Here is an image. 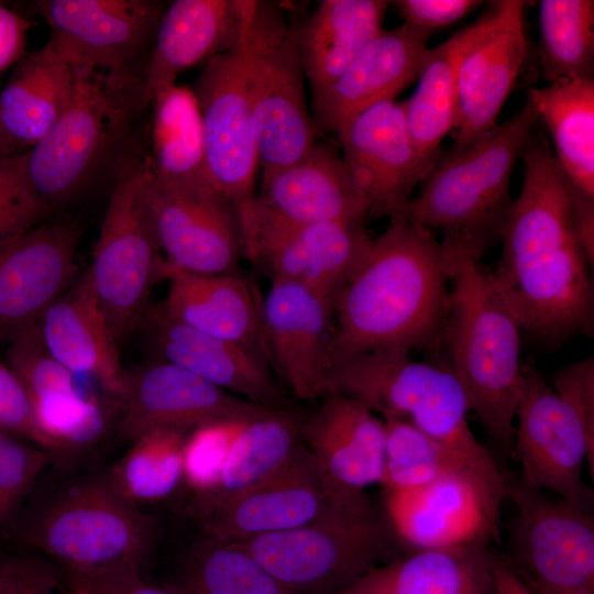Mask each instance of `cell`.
<instances>
[{
    "instance_id": "cell-2",
    "label": "cell",
    "mask_w": 594,
    "mask_h": 594,
    "mask_svg": "<svg viewBox=\"0 0 594 594\" xmlns=\"http://www.w3.org/2000/svg\"><path fill=\"white\" fill-rule=\"evenodd\" d=\"M449 283L442 243L418 223L391 218L333 299L331 359L436 349L443 343Z\"/></svg>"
},
{
    "instance_id": "cell-38",
    "label": "cell",
    "mask_w": 594,
    "mask_h": 594,
    "mask_svg": "<svg viewBox=\"0 0 594 594\" xmlns=\"http://www.w3.org/2000/svg\"><path fill=\"white\" fill-rule=\"evenodd\" d=\"M539 62L549 84L593 78L594 1L542 0Z\"/></svg>"
},
{
    "instance_id": "cell-12",
    "label": "cell",
    "mask_w": 594,
    "mask_h": 594,
    "mask_svg": "<svg viewBox=\"0 0 594 594\" xmlns=\"http://www.w3.org/2000/svg\"><path fill=\"white\" fill-rule=\"evenodd\" d=\"M507 486L498 466L463 463L418 488L385 491L386 517L409 551L491 546Z\"/></svg>"
},
{
    "instance_id": "cell-35",
    "label": "cell",
    "mask_w": 594,
    "mask_h": 594,
    "mask_svg": "<svg viewBox=\"0 0 594 594\" xmlns=\"http://www.w3.org/2000/svg\"><path fill=\"white\" fill-rule=\"evenodd\" d=\"M527 98L552 138L569 182L594 198V80L573 79L531 88Z\"/></svg>"
},
{
    "instance_id": "cell-45",
    "label": "cell",
    "mask_w": 594,
    "mask_h": 594,
    "mask_svg": "<svg viewBox=\"0 0 594 594\" xmlns=\"http://www.w3.org/2000/svg\"><path fill=\"white\" fill-rule=\"evenodd\" d=\"M44 213L28 184L22 153L0 158V251L37 226Z\"/></svg>"
},
{
    "instance_id": "cell-33",
    "label": "cell",
    "mask_w": 594,
    "mask_h": 594,
    "mask_svg": "<svg viewBox=\"0 0 594 594\" xmlns=\"http://www.w3.org/2000/svg\"><path fill=\"white\" fill-rule=\"evenodd\" d=\"M389 4L385 0H323L295 28L312 96L331 85L382 30Z\"/></svg>"
},
{
    "instance_id": "cell-25",
    "label": "cell",
    "mask_w": 594,
    "mask_h": 594,
    "mask_svg": "<svg viewBox=\"0 0 594 594\" xmlns=\"http://www.w3.org/2000/svg\"><path fill=\"white\" fill-rule=\"evenodd\" d=\"M156 360L173 363L232 395L271 408H283L284 391L264 354L251 346L186 327L155 305L139 326ZM138 328V329H139Z\"/></svg>"
},
{
    "instance_id": "cell-23",
    "label": "cell",
    "mask_w": 594,
    "mask_h": 594,
    "mask_svg": "<svg viewBox=\"0 0 594 594\" xmlns=\"http://www.w3.org/2000/svg\"><path fill=\"white\" fill-rule=\"evenodd\" d=\"M486 26L470 43L457 68L458 127L454 145L461 148L495 127L527 58L521 0L491 1Z\"/></svg>"
},
{
    "instance_id": "cell-28",
    "label": "cell",
    "mask_w": 594,
    "mask_h": 594,
    "mask_svg": "<svg viewBox=\"0 0 594 594\" xmlns=\"http://www.w3.org/2000/svg\"><path fill=\"white\" fill-rule=\"evenodd\" d=\"M38 328L55 360L73 374L94 380L120 404L127 377L121 348L99 307L87 270L45 311Z\"/></svg>"
},
{
    "instance_id": "cell-21",
    "label": "cell",
    "mask_w": 594,
    "mask_h": 594,
    "mask_svg": "<svg viewBox=\"0 0 594 594\" xmlns=\"http://www.w3.org/2000/svg\"><path fill=\"white\" fill-rule=\"evenodd\" d=\"M120 406L119 435L129 441L156 429L190 432L208 422L249 418L271 409L160 360L127 373Z\"/></svg>"
},
{
    "instance_id": "cell-46",
    "label": "cell",
    "mask_w": 594,
    "mask_h": 594,
    "mask_svg": "<svg viewBox=\"0 0 594 594\" xmlns=\"http://www.w3.org/2000/svg\"><path fill=\"white\" fill-rule=\"evenodd\" d=\"M69 590L80 594H178L169 586L145 581L138 564H118L85 571L68 570Z\"/></svg>"
},
{
    "instance_id": "cell-30",
    "label": "cell",
    "mask_w": 594,
    "mask_h": 594,
    "mask_svg": "<svg viewBox=\"0 0 594 594\" xmlns=\"http://www.w3.org/2000/svg\"><path fill=\"white\" fill-rule=\"evenodd\" d=\"M163 278L168 282V292L160 305L172 319L199 332L251 346L264 354L262 299L244 277L237 272H187L170 266L164 260Z\"/></svg>"
},
{
    "instance_id": "cell-24",
    "label": "cell",
    "mask_w": 594,
    "mask_h": 594,
    "mask_svg": "<svg viewBox=\"0 0 594 594\" xmlns=\"http://www.w3.org/2000/svg\"><path fill=\"white\" fill-rule=\"evenodd\" d=\"M329 498L301 441L289 459L257 483L202 510L207 537L233 543L301 526Z\"/></svg>"
},
{
    "instance_id": "cell-44",
    "label": "cell",
    "mask_w": 594,
    "mask_h": 594,
    "mask_svg": "<svg viewBox=\"0 0 594 594\" xmlns=\"http://www.w3.org/2000/svg\"><path fill=\"white\" fill-rule=\"evenodd\" d=\"M244 419L246 418L208 422L187 435L183 454V479L202 499L216 491L227 455Z\"/></svg>"
},
{
    "instance_id": "cell-14",
    "label": "cell",
    "mask_w": 594,
    "mask_h": 594,
    "mask_svg": "<svg viewBox=\"0 0 594 594\" xmlns=\"http://www.w3.org/2000/svg\"><path fill=\"white\" fill-rule=\"evenodd\" d=\"M513 443L520 465L517 483L592 509L593 492L583 468L586 463L593 480L594 447L574 411L524 363Z\"/></svg>"
},
{
    "instance_id": "cell-17",
    "label": "cell",
    "mask_w": 594,
    "mask_h": 594,
    "mask_svg": "<svg viewBox=\"0 0 594 594\" xmlns=\"http://www.w3.org/2000/svg\"><path fill=\"white\" fill-rule=\"evenodd\" d=\"M147 198L167 264L194 273L237 272L242 235L231 201L211 186L168 185L152 178Z\"/></svg>"
},
{
    "instance_id": "cell-7",
    "label": "cell",
    "mask_w": 594,
    "mask_h": 594,
    "mask_svg": "<svg viewBox=\"0 0 594 594\" xmlns=\"http://www.w3.org/2000/svg\"><path fill=\"white\" fill-rule=\"evenodd\" d=\"M244 46L258 164L264 175L307 156L318 133L307 106L295 26L279 4L246 1Z\"/></svg>"
},
{
    "instance_id": "cell-42",
    "label": "cell",
    "mask_w": 594,
    "mask_h": 594,
    "mask_svg": "<svg viewBox=\"0 0 594 594\" xmlns=\"http://www.w3.org/2000/svg\"><path fill=\"white\" fill-rule=\"evenodd\" d=\"M7 364L22 383L31 408L81 394L75 374L45 346L38 323L8 345Z\"/></svg>"
},
{
    "instance_id": "cell-6",
    "label": "cell",
    "mask_w": 594,
    "mask_h": 594,
    "mask_svg": "<svg viewBox=\"0 0 594 594\" xmlns=\"http://www.w3.org/2000/svg\"><path fill=\"white\" fill-rule=\"evenodd\" d=\"M150 182L146 156L123 161L86 268L120 348L138 330L151 289L162 279L164 258L148 205Z\"/></svg>"
},
{
    "instance_id": "cell-53",
    "label": "cell",
    "mask_w": 594,
    "mask_h": 594,
    "mask_svg": "<svg viewBox=\"0 0 594 594\" xmlns=\"http://www.w3.org/2000/svg\"><path fill=\"white\" fill-rule=\"evenodd\" d=\"M18 148L9 140L0 123V158L18 154Z\"/></svg>"
},
{
    "instance_id": "cell-37",
    "label": "cell",
    "mask_w": 594,
    "mask_h": 594,
    "mask_svg": "<svg viewBox=\"0 0 594 594\" xmlns=\"http://www.w3.org/2000/svg\"><path fill=\"white\" fill-rule=\"evenodd\" d=\"M301 422L284 408L244 419L235 435L208 508L263 480L284 464L301 442Z\"/></svg>"
},
{
    "instance_id": "cell-8",
    "label": "cell",
    "mask_w": 594,
    "mask_h": 594,
    "mask_svg": "<svg viewBox=\"0 0 594 594\" xmlns=\"http://www.w3.org/2000/svg\"><path fill=\"white\" fill-rule=\"evenodd\" d=\"M231 544L297 594H337L378 564L386 536L366 497L350 504L329 501L301 526Z\"/></svg>"
},
{
    "instance_id": "cell-13",
    "label": "cell",
    "mask_w": 594,
    "mask_h": 594,
    "mask_svg": "<svg viewBox=\"0 0 594 594\" xmlns=\"http://www.w3.org/2000/svg\"><path fill=\"white\" fill-rule=\"evenodd\" d=\"M235 208L242 256L271 282L300 284L332 300L374 240L363 222H292L263 209L254 197Z\"/></svg>"
},
{
    "instance_id": "cell-26",
    "label": "cell",
    "mask_w": 594,
    "mask_h": 594,
    "mask_svg": "<svg viewBox=\"0 0 594 594\" xmlns=\"http://www.w3.org/2000/svg\"><path fill=\"white\" fill-rule=\"evenodd\" d=\"M431 33L404 22L374 35L331 85L312 96L317 133L337 132L350 117L395 100L418 78Z\"/></svg>"
},
{
    "instance_id": "cell-19",
    "label": "cell",
    "mask_w": 594,
    "mask_h": 594,
    "mask_svg": "<svg viewBox=\"0 0 594 594\" xmlns=\"http://www.w3.org/2000/svg\"><path fill=\"white\" fill-rule=\"evenodd\" d=\"M333 338V300L307 286L271 282L262 299L264 355L301 400L326 396Z\"/></svg>"
},
{
    "instance_id": "cell-22",
    "label": "cell",
    "mask_w": 594,
    "mask_h": 594,
    "mask_svg": "<svg viewBox=\"0 0 594 594\" xmlns=\"http://www.w3.org/2000/svg\"><path fill=\"white\" fill-rule=\"evenodd\" d=\"M301 439L330 502L362 501L370 486L382 483L384 420L360 402L334 393L326 395L301 422Z\"/></svg>"
},
{
    "instance_id": "cell-10",
    "label": "cell",
    "mask_w": 594,
    "mask_h": 594,
    "mask_svg": "<svg viewBox=\"0 0 594 594\" xmlns=\"http://www.w3.org/2000/svg\"><path fill=\"white\" fill-rule=\"evenodd\" d=\"M153 520L120 495L108 479L62 491L28 525L32 547L72 571L140 564L153 539Z\"/></svg>"
},
{
    "instance_id": "cell-40",
    "label": "cell",
    "mask_w": 594,
    "mask_h": 594,
    "mask_svg": "<svg viewBox=\"0 0 594 594\" xmlns=\"http://www.w3.org/2000/svg\"><path fill=\"white\" fill-rule=\"evenodd\" d=\"M187 432L156 429L133 440L107 477L124 498L138 504L170 494L184 475V446Z\"/></svg>"
},
{
    "instance_id": "cell-52",
    "label": "cell",
    "mask_w": 594,
    "mask_h": 594,
    "mask_svg": "<svg viewBox=\"0 0 594 594\" xmlns=\"http://www.w3.org/2000/svg\"><path fill=\"white\" fill-rule=\"evenodd\" d=\"M494 575L495 594H531L498 553L495 558Z\"/></svg>"
},
{
    "instance_id": "cell-49",
    "label": "cell",
    "mask_w": 594,
    "mask_h": 594,
    "mask_svg": "<svg viewBox=\"0 0 594 594\" xmlns=\"http://www.w3.org/2000/svg\"><path fill=\"white\" fill-rule=\"evenodd\" d=\"M405 23L429 32L450 25L477 8V0H397L393 2Z\"/></svg>"
},
{
    "instance_id": "cell-31",
    "label": "cell",
    "mask_w": 594,
    "mask_h": 594,
    "mask_svg": "<svg viewBox=\"0 0 594 594\" xmlns=\"http://www.w3.org/2000/svg\"><path fill=\"white\" fill-rule=\"evenodd\" d=\"M495 558L491 546L409 551L337 594H495Z\"/></svg>"
},
{
    "instance_id": "cell-4",
    "label": "cell",
    "mask_w": 594,
    "mask_h": 594,
    "mask_svg": "<svg viewBox=\"0 0 594 594\" xmlns=\"http://www.w3.org/2000/svg\"><path fill=\"white\" fill-rule=\"evenodd\" d=\"M538 120L527 98L513 117L441 155L398 216L440 231L442 243L481 260L501 239L513 204L512 173Z\"/></svg>"
},
{
    "instance_id": "cell-48",
    "label": "cell",
    "mask_w": 594,
    "mask_h": 594,
    "mask_svg": "<svg viewBox=\"0 0 594 594\" xmlns=\"http://www.w3.org/2000/svg\"><path fill=\"white\" fill-rule=\"evenodd\" d=\"M0 431L45 450L26 392L12 369L0 360ZM46 451V450H45Z\"/></svg>"
},
{
    "instance_id": "cell-11",
    "label": "cell",
    "mask_w": 594,
    "mask_h": 594,
    "mask_svg": "<svg viewBox=\"0 0 594 594\" xmlns=\"http://www.w3.org/2000/svg\"><path fill=\"white\" fill-rule=\"evenodd\" d=\"M514 513L501 554L531 594H594V519L590 508L553 494L507 486Z\"/></svg>"
},
{
    "instance_id": "cell-43",
    "label": "cell",
    "mask_w": 594,
    "mask_h": 594,
    "mask_svg": "<svg viewBox=\"0 0 594 594\" xmlns=\"http://www.w3.org/2000/svg\"><path fill=\"white\" fill-rule=\"evenodd\" d=\"M50 460L41 447L0 431V541Z\"/></svg>"
},
{
    "instance_id": "cell-36",
    "label": "cell",
    "mask_w": 594,
    "mask_h": 594,
    "mask_svg": "<svg viewBox=\"0 0 594 594\" xmlns=\"http://www.w3.org/2000/svg\"><path fill=\"white\" fill-rule=\"evenodd\" d=\"M151 178L168 185L211 186L207 175L201 116L190 87L177 84L152 102Z\"/></svg>"
},
{
    "instance_id": "cell-3",
    "label": "cell",
    "mask_w": 594,
    "mask_h": 594,
    "mask_svg": "<svg viewBox=\"0 0 594 594\" xmlns=\"http://www.w3.org/2000/svg\"><path fill=\"white\" fill-rule=\"evenodd\" d=\"M442 245L451 284L443 329L449 367L470 410L508 451L521 385V327L497 290L491 270L466 251Z\"/></svg>"
},
{
    "instance_id": "cell-47",
    "label": "cell",
    "mask_w": 594,
    "mask_h": 594,
    "mask_svg": "<svg viewBox=\"0 0 594 594\" xmlns=\"http://www.w3.org/2000/svg\"><path fill=\"white\" fill-rule=\"evenodd\" d=\"M554 393L578 416L594 447V359L587 356L558 370L551 380Z\"/></svg>"
},
{
    "instance_id": "cell-16",
    "label": "cell",
    "mask_w": 594,
    "mask_h": 594,
    "mask_svg": "<svg viewBox=\"0 0 594 594\" xmlns=\"http://www.w3.org/2000/svg\"><path fill=\"white\" fill-rule=\"evenodd\" d=\"M48 41L75 67L130 84V70L153 46L164 3L155 0H40Z\"/></svg>"
},
{
    "instance_id": "cell-41",
    "label": "cell",
    "mask_w": 594,
    "mask_h": 594,
    "mask_svg": "<svg viewBox=\"0 0 594 594\" xmlns=\"http://www.w3.org/2000/svg\"><path fill=\"white\" fill-rule=\"evenodd\" d=\"M384 426L385 454L381 485L385 491L418 488L463 463L498 466L469 459L407 421L388 419L384 420Z\"/></svg>"
},
{
    "instance_id": "cell-54",
    "label": "cell",
    "mask_w": 594,
    "mask_h": 594,
    "mask_svg": "<svg viewBox=\"0 0 594 594\" xmlns=\"http://www.w3.org/2000/svg\"><path fill=\"white\" fill-rule=\"evenodd\" d=\"M67 594H80V593L69 590Z\"/></svg>"
},
{
    "instance_id": "cell-18",
    "label": "cell",
    "mask_w": 594,
    "mask_h": 594,
    "mask_svg": "<svg viewBox=\"0 0 594 594\" xmlns=\"http://www.w3.org/2000/svg\"><path fill=\"white\" fill-rule=\"evenodd\" d=\"M337 133L342 160L371 215H400L415 186L432 169L414 145L403 102L369 107L346 119Z\"/></svg>"
},
{
    "instance_id": "cell-9",
    "label": "cell",
    "mask_w": 594,
    "mask_h": 594,
    "mask_svg": "<svg viewBox=\"0 0 594 594\" xmlns=\"http://www.w3.org/2000/svg\"><path fill=\"white\" fill-rule=\"evenodd\" d=\"M76 70L70 103L50 131L22 153L28 184L45 212L88 183L138 108L130 84L86 68Z\"/></svg>"
},
{
    "instance_id": "cell-39",
    "label": "cell",
    "mask_w": 594,
    "mask_h": 594,
    "mask_svg": "<svg viewBox=\"0 0 594 594\" xmlns=\"http://www.w3.org/2000/svg\"><path fill=\"white\" fill-rule=\"evenodd\" d=\"M169 587L178 594H297L243 549L209 537L193 549Z\"/></svg>"
},
{
    "instance_id": "cell-32",
    "label": "cell",
    "mask_w": 594,
    "mask_h": 594,
    "mask_svg": "<svg viewBox=\"0 0 594 594\" xmlns=\"http://www.w3.org/2000/svg\"><path fill=\"white\" fill-rule=\"evenodd\" d=\"M76 67L50 41L24 54L0 92V123L16 148L32 147L70 103Z\"/></svg>"
},
{
    "instance_id": "cell-29",
    "label": "cell",
    "mask_w": 594,
    "mask_h": 594,
    "mask_svg": "<svg viewBox=\"0 0 594 594\" xmlns=\"http://www.w3.org/2000/svg\"><path fill=\"white\" fill-rule=\"evenodd\" d=\"M254 200L270 213L292 222H363L371 207L342 160L315 144L299 162L263 175Z\"/></svg>"
},
{
    "instance_id": "cell-50",
    "label": "cell",
    "mask_w": 594,
    "mask_h": 594,
    "mask_svg": "<svg viewBox=\"0 0 594 594\" xmlns=\"http://www.w3.org/2000/svg\"><path fill=\"white\" fill-rule=\"evenodd\" d=\"M53 573L38 561L0 553V594H54Z\"/></svg>"
},
{
    "instance_id": "cell-15",
    "label": "cell",
    "mask_w": 594,
    "mask_h": 594,
    "mask_svg": "<svg viewBox=\"0 0 594 594\" xmlns=\"http://www.w3.org/2000/svg\"><path fill=\"white\" fill-rule=\"evenodd\" d=\"M190 89L201 116L211 187L234 206L251 200L255 196L258 154L248 84L244 28L238 45L205 63Z\"/></svg>"
},
{
    "instance_id": "cell-27",
    "label": "cell",
    "mask_w": 594,
    "mask_h": 594,
    "mask_svg": "<svg viewBox=\"0 0 594 594\" xmlns=\"http://www.w3.org/2000/svg\"><path fill=\"white\" fill-rule=\"evenodd\" d=\"M246 0H176L164 10L136 92L143 110L177 76L232 50L241 40Z\"/></svg>"
},
{
    "instance_id": "cell-20",
    "label": "cell",
    "mask_w": 594,
    "mask_h": 594,
    "mask_svg": "<svg viewBox=\"0 0 594 594\" xmlns=\"http://www.w3.org/2000/svg\"><path fill=\"white\" fill-rule=\"evenodd\" d=\"M80 227L37 224L0 251V345L38 323L78 277Z\"/></svg>"
},
{
    "instance_id": "cell-51",
    "label": "cell",
    "mask_w": 594,
    "mask_h": 594,
    "mask_svg": "<svg viewBox=\"0 0 594 594\" xmlns=\"http://www.w3.org/2000/svg\"><path fill=\"white\" fill-rule=\"evenodd\" d=\"M32 22L0 3V75L24 55Z\"/></svg>"
},
{
    "instance_id": "cell-1",
    "label": "cell",
    "mask_w": 594,
    "mask_h": 594,
    "mask_svg": "<svg viewBox=\"0 0 594 594\" xmlns=\"http://www.w3.org/2000/svg\"><path fill=\"white\" fill-rule=\"evenodd\" d=\"M524 179L501 235L491 271L521 328L551 342L592 336L593 264L581 243L570 182L541 141L528 140Z\"/></svg>"
},
{
    "instance_id": "cell-5",
    "label": "cell",
    "mask_w": 594,
    "mask_h": 594,
    "mask_svg": "<svg viewBox=\"0 0 594 594\" xmlns=\"http://www.w3.org/2000/svg\"><path fill=\"white\" fill-rule=\"evenodd\" d=\"M326 385L327 395L353 398L383 420L407 421L469 459L497 464L470 427V406L450 367L403 351L362 352L332 358Z\"/></svg>"
},
{
    "instance_id": "cell-34",
    "label": "cell",
    "mask_w": 594,
    "mask_h": 594,
    "mask_svg": "<svg viewBox=\"0 0 594 594\" xmlns=\"http://www.w3.org/2000/svg\"><path fill=\"white\" fill-rule=\"evenodd\" d=\"M451 37L429 48L415 92L403 102L407 127L420 157L432 168L441 157L440 144L458 127L457 68L470 43L488 23L493 8Z\"/></svg>"
}]
</instances>
